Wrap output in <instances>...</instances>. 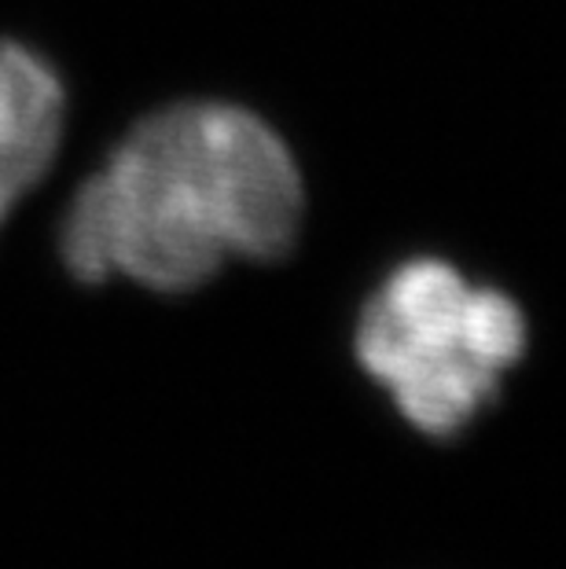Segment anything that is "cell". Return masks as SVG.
Returning <instances> with one entry per match:
<instances>
[{"label": "cell", "mask_w": 566, "mask_h": 569, "mask_svg": "<svg viewBox=\"0 0 566 569\" xmlns=\"http://www.w3.org/2000/svg\"><path fill=\"white\" fill-rule=\"evenodd\" d=\"M306 206L302 162L272 118L191 92L143 111L81 180L59 258L78 283L185 298L228 264L280 269L302 243Z\"/></svg>", "instance_id": "1"}, {"label": "cell", "mask_w": 566, "mask_h": 569, "mask_svg": "<svg viewBox=\"0 0 566 569\" xmlns=\"http://www.w3.org/2000/svg\"><path fill=\"white\" fill-rule=\"evenodd\" d=\"M349 349L408 427L449 441L497 405L526 360L529 312L453 253L408 250L357 298Z\"/></svg>", "instance_id": "2"}, {"label": "cell", "mask_w": 566, "mask_h": 569, "mask_svg": "<svg viewBox=\"0 0 566 569\" xmlns=\"http://www.w3.org/2000/svg\"><path fill=\"white\" fill-rule=\"evenodd\" d=\"M63 132V78L41 52L19 41H0V228L52 173Z\"/></svg>", "instance_id": "3"}]
</instances>
